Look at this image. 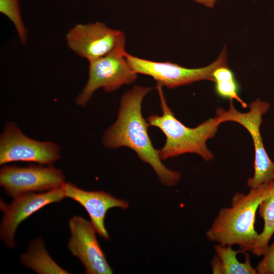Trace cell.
Listing matches in <instances>:
<instances>
[{
  "label": "cell",
  "instance_id": "obj_10",
  "mask_svg": "<svg viewBox=\"0 0 274 274\" xmlns=\"http://www.w3.org/2000/svg\"><path fill=\"white\" fill-rule=\"evenodd\" d=\"M71 236L67 247L72 254L84 265L86 273L110 274L113 270L97 240L96 231L89 221L80 216L69 222Z\"/></svg>",
  "mask_w": 274,
  "mask_h": 274
},
{
  "label": "cell",
  "instance_id": "obj_17",
  "mask_svg": "<svg viewBox=\"0 0 274 274\" xmlns=\"http://www.w3.org/2000/svg\"><path fill=\"white\" fill-rule=\"evenodd\" d=\"M0 12L11 21L20 42L25 45L28 38L27 31L22 18L19 0H0Z\"/></svg>",
  "mask_w": 274,
  "mask_h": 274
},
{
  "label": "cell",
  "instance_id": "obj_7",
  "mask_svg": "<svg viewBox=\"0 0 274 274\" xmlns=\"http://www.w3.org/2000/svg\"><path fill=\"white\" fill-rule=\"evenodd\" d=\"M67 47L77 55L91 62L117 50H125L126 39L120 30L105 23H78L65 35Z\"/></svg>",
  "mask_w": 274,
  "mask_h": 274
},
{
  "label": "cell",
  "instance_id": "obj_18",
  "mask_svg": "<svg viewBox=\"0 0 274 274\" xmlns=\"http://www.w3.org/2000/svg\"><path fill=\"white\" fill-rule=\"evenodd\" d=\"M256 269L258 274H274V242L268 246Z\"/></svg>",
  "mask_w": 274,
  "mask_h": 274
},
{
  "label": "cell",
  "instance_id": "obj_13",
  "mask_svg": "<svg viewBox=\"0 0 274 274\" xmlns=\"http://www.w3.org/2000/svg\"><path fill=\"white\" fill-rule=\"evenodd\" d=\"M231 247L219 244L214 246L216 255L211 262L213 273L257 274L256 268L251 264L249 253H246L245 261L240 262L237 255L243 252L234 250Z\"/></svg>",
  "mask_w": 274,
  "mask_h": 274
},
{
  "label": "cell",
  "instance_id": "obj_6",
  "mask_svg": "<svg viewBox=\"0 0 274 274\" xmlns=\"http://www.w3.org/2000/svg\"><path fill=\"white\" fill-rule=\"evenodd\" d=\"M125 53V50H117L89 62L88 80L75 98L77 105L86 106L98 89L113 92L135 81L138 74L127 61Z\"/></svg>",
  "mask_w": 274,
  "mask_h": 274
},
{
  "label": "cell",
  "instance_id": "obj_9",
  "mask_svg": "<svg viewBox=\"0 0 274 274\" xmlns=\"http://www.w3.org/2000/svg\"><path fill=\"white\" fill-rule=\"evenodd\" d=\"M64 180L62 172L51 165H5L0 170L1 186L13 197L23 193L58 188L65 183Z\"/></svg>",
  "mask_w": 274,
  "mask_h": 274
},
{
  "label": "cell",
  "instance_id": "obj_12",
  "mask_svg": "<svg viewBox=\"0 0 274 274\" xmlns=\"http://www.w3.org/2000/svg\"><path fill=\"white\" fill-rule=\"evenodd\" d=\"M62 188L65 197L73 199L81 204L88 213L96 232L108 240L109 235L105 226L107 211L115 207L127 209L128 202L104 191L84 190L71 183H64Z\"/></svg>",
  "mask_w": 274,
  "mask_h": 274
},
{
  "label": "cell",
  "instance_id": "obj_16",
  "mask_svg": "<svg viewBox=\"0 0 274 274\" xmlns=\"http://www.w3.org/2000/svg\"><path fill=\"white\" fill-rule=\"evenodd\" d=\"M213 77L215 83V91L220 97L235 99L242 107L246 108L247 105L238 96V85L232 71L228 66H222L216 68Z\"/></svg>",
  "mask_w": 274,
  "mask_h": 274
},
{
  "label": "cell",
  "instance_id": "obj_19",
  "mask_svg": "<svg viewBox=\"0 0 274 274\" xmlns=\"http://www.w3.org/2000/svg\"><path fill=\"white\" fill-rule=\"evenodd\" d=\"M196 3L208 8H213L217 0H194Z\"/></svg>",
  "mask_w": 274,
  "mask_h": 274
},
{
  "label": "cell",
  "instance_id": "obj_3",
  "mask_svg": "<svg viewBox=\"0 0 274 274\" xmlns=\"http://www.w3.org/2000/svg\"><path fill=\"white\" fill-rule=\"evenodd\" d=\"M163 86L156 84L162 115L152 114L147 121L149 126L159 128L165 136L163 146L159 154L162 160L186 153H194L209 161L214 159L213 153L207 147V142L214 138L222 123L218 115L205 120L195 127L186 126L176 118L167 105Z\"/></svg>",
  "mask_w": 274,
  "mask_h": 274
},
{
  "label": "cell",
  "instance_id": "obj_15",
  "mask_svg": "<svg viewBox=\"0 0 274 274\" xmlns=\"http://www.w3.org/2000/svg\"><path fill=\"white\" fill-rule=\"evenodd\" d=\"M258 210L264 221V226L251 252L260 256L265 253L274 234V184L269 194L261 202Z\"/></svg>",
  "mask_w": 274,
  "mask_h": 274
},
{
  "label": "cell",
  "instance_id": "obj_5",
  "mask_svg": "<svg viewBox=\"0 0 274 274\" xmlns=\"http://www.w3.org/2000/svg\"><path fill=\"white\" fill-rule=\"evenodd\" d=\"M126 58L138 74L152 77L157 84L168 88L191 84L201 80L214 82V71L222 66H228V52L224 46L217 59L202 67L190 68L171 62H159L147 60L131 55L126 52Z\"/></svg>",
  "mask_w": 274,
  "mask_h": 274
},
{
  "label": "cell",
  "instance_id": "obj_1",
  "mask_svg": "<svg viewBox=\"0 0 274 274\" xmlns=\"http://www.w3.org/2000/svg\"><path fill=\"white\" fill-rule=\"evenodd\" d=\"M152 89L135 85L123 94L117 119L105 131L102 143L111 149L125 147L133 150L142 161L152 167L162 184L172 186L179 182L181 174L168 169L162 162L159 151L149 135V125L142 114L143 99Z\"/></svg>",
  "mask_w": 274,
  "mask_h": 274
},
{
  "label": "cell",
  "instance_id": "obj_8",
  "mask_svg": "<svg viewBox=\"0 0 274 274\" xmlns=\"http://www.w3.org/2000/svg\"><path fill=\"white\" fill-rule=\"evenodd\" d=\"M60 147L51 141H40L25 135L14 122H8L0 136V164L31 162L51 165L60 159Z\"/></svg>",
  "mask_w": 274,
  "mask_h": 274
},
{
  "label": "cell",
  "instance_id": "obj_2",
  "mask_svg": "<svg viewBox=\"0 0 274 274\" xmlns=\"http://www.w3.org/2000/svg\"><path fill=\"white\" fill-rule=\"evenodd\" d=\"M273 184L264 183L247 194L235 193L230 206L219 210L206 232L207 238L222 245H237L243 253L251 252L259 235L255 228L256 212Z\"/></svg>",
  "mask_w": 274,
  "mask_h": 274
},
{
  "label": "cell",
  "instance_id": "obj_14",
  "mask_svg": "<svg viewBox=\"0 0 274 274\" xmlns=\"http://www.w3.org/2000/svg\"><path fill=\"white\" fill-rule=\"evenodd\" d=\"M20 261L26 267L38 273H70L51 258L40 238L30 244L27 252L21 256Z\"/></svg>",
  "mask_w": 274,
  "mask_h": 274
},
{
  "label": "cell",
  "instance_id": "obj_4",
  "mask_svg": "<svg viewBox=\"0 0 274 274\" xmlns=\"http://www.w3.org/2000/svg\"><path fill=\"white\" fill-rule=\"evenodd\" d=\"M229 100L228 110L218 108L216 114L220 116L222 123L231 121L242 125L251 136L255 151L254 173L253 176L248 179L247 186L250 189L255 188L264 183L274 181V163L265 150L260 131L262 116L270 109V104L257 99L249 105L248 112L242 113L235 108L232 100Z\"/></svg>",
  "mask_w": 274,
  "mask_h": 274
},
{
  "label": "cell",
  "instance_id": "obj_11",
  "mask_svg": "<svg viewBox=\"0 0 274 274\" xmlns=\"http://www.w3.org/2000/svg\"><path fill=\"white\" fill-rule=\"evenodd\" d=\"M64 197L61 186L45 193L21 194L14 197L10 204L1 203L4 211L0 228L1 239L9 248H14V235L18 225L40 209Z\"/></svg>",
  "mask_w": 274,
  "mask_h": 274
}]
</instances>
